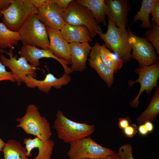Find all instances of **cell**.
<instances>
[{
	"label": "cell",
	"mask_w": 159,
	"mask_h": 159,
	"mask_svg": "<svg viewBox=\"0 0 159 159\" xmlns=\"http://www.w3.org/2000/svg\"><path fill=\"white\" fill-rule=\"evenodd\" d=\"M108 23L107 32H99L97 34L105 42L106 47L113 51L124 63L131 59L132 50L129 42V35L126 28L116 26L110 18L107 17Z\"/></svg>",
	"instance_id": "1"
},
{
	"label": "cell",
	"mask_w": 159,
	"mask_h": 159,
	"mask_svg": "<svg viewBox=\"0 0 159 159\" xmlns=\"http://www.w3.org/2000/svg\"><path fill=\"white\" fill-rule=\"evenodd\" d=\"M53 127L57 132L58 138L69 144L89 136L95 130L94 125L72 121L60 110L58 111L56 114Z\"/></svg>",
	"instance_id": "2"
},
{
	"label": "cell",
	"mask_w": 159,
	"mask_h": 159,
	"mask_svg": "<svg viewBox=\"0 0 159 159\" xmlns=\"http://www.w3.org/2000/svg\"><path fill=\"white\" fill-rule=\"evenodd\" d=\"M15 121L19 122L16 127L21 128L26 134L34 135L41 140H48L52 134L49 122L41 115L37 107L34 104L28 105L24 115L16 118Z\"/></svg>",
	"instance_id": "3"
},
{
	"label": "cell",
	"mask_w": 159,
	"mask_h": 159,
	"mask_svg": "<svg viewBox=\"0 0 159 159\" xmlns=\"http://www.w3.org/2000/svg\"><path fill=\"white\" fill-rule=\"evenodd\" d=\"M38 12L31 0H13L2 12L3 23L9 30L18 32L23 24Z\"/></svg>",
	"instance_id": "4"
},
{
	"label": "cell",
	"mask_w": 159,
	"mask_h": 159,
	"mask_svg": "<svg viewBox=\"0 0 159 159\" xmlns=\"http://www.w3.org/2000/svg\"><path fill=\"white\" fill-rule=\"evenodd\" d=\"M46 27L35 15L30 17L19 31L23 44L49 49V40Z\"/></svg>",
	"instance_id": "5"
},
{
	"label": "cell",
	"mask_w": 159,
	"mask_h": 159,
	"mask_svg": "<svg viewBox=\"0 0 159 159\" xmlns=\"http://www.w3.org/2000/svg\"><path fill=\"white\" fill-rule=\"evenodd\" d=\"M62 17L65 24L87 26L90 31L92 39L99 32H102L100 26L96 22L90 10L75 1L73 0L64 11Z\"/></svg>",
	"instance_id": "6"
},
{
	"label": "cell",
	"mask_w": 159,
	"mask_h": 159,
	"mask_svg": "<svg viewBox=\"0 0 159 159\" xmlns=\"http://www.w3.org/2000/svg\"><path fill=\"white\" fill-rule=\"evenodd\" d=\"M113 152L88 136L70 144L67 155L69 159H97L106 158Z\"/></svg>",
	"instance_id": "7"
},
{
	"label": "cell",
	"mask_w": 159,
	"mask_h": 159,
	"mask_svg": "<svg viewBox=\"0 0 159 159\" xmlns=\"http://www.w3.org/2000/svg\"><path fill=\"white\" fill-rule=\"evenodd\" d=\"M127 30L132 50L131 59L138 62L139 67L149 66L158 62L159 56L156 54L153 45L144 38L134 34L130 27Z\"/></svg>",
	"instance_id": "8"
},
{
	"label": "cell",
	"mask_w": 159,
	"mask_h": 159,
	"mask_svg": "<svg viewBox=\"0 0 159 159\" xmlns=\"http://www.w3.org/2000/svg\"><path fill=\"white\" fill-rule=\"evenodd\" d=\"M135 72L138 75V78L134 81L130 80L128 84L129 87L136 83H139L140 85L139 92L136 97L130 102L131 107L136 108L139 106V98L142 93L145 91L146 94L149 95L153 89L158 85V81L159 78V62L149 66L139 67L135 70Z\"/></svg>",
	"instance_id": "9"
},
{
	"label": "cell",
	"mask_w": 159,
	"mask_h": 159,
	"mask_svg": "<svg viewBox=\"0 0 159 159\" xmlns=\"http://www.w3.org/2000/svg\"><path fill=\"white\" fill-rule=\"evenodd\" d=\"M13 49L10 48L8 51L5 50V53L9 57V59L6 57L2 54H0V58L3 64L9 67L16 77V82L18 86L22 84L23 78L30 75L35 78L37 73L36 71L39 69L30 64L24 57H20L17 59V55H14Z\"/></svg>",
	"instance_id": "10"
},
{
	"label": "cell",
	"mask_w": 159,
	"mask_h": 159,
	"mask_svg": "<svg viewBox=\"0 0 159 159\" xmlns=\"http://www.w3.org/2000/svg\"><path fill=\"white\" fill-rule=\"evenodd\" d=\"M35 14L38 19L46 26L54 30H61L65 23L62 15L64 11L52 0L38 9Z\"/></svg>",
	"instance_id": "11"
},
{
	"label": "cell",
	"mask_w": 159,
	"mask_h": 159,
	"mask_svg": "<svg viewBox=\"0 0 159 159\" xmlns=\"http://www.w3.org/2000/svg\"><path fill=\"white\" fill-rule=\"evenodd\" d=\"M20 57L24 58L27 62L35 67L40 65L39 60L43 58H52L59 62L62 66L65 73L70 74L72 71L68 67L71 63L55 56L50 49H45L35 47L23 44L19 52Z\"/></svg>",
	"instance_id": "12"
},
{
	"label": "cell",
	"mask_w": 159,
	"mask_h": 159,
	"mask_svg": "<svg viewBox=\"0 0 159 159\" xmlns=\"http://www.w3.org/2000/svg\"><path fill=\"white\" fill-rule=\"evenodd\" d=\"M71 80V77L68 73H65L61 77L57 78L53 74L49 73L42 80H38L31 75H27L23 78L22 82L28 87L34 88L37 87L40 91L48 93L52 87L60 89L62 86L67 85Z\"/></svg>",
	"instance_id": "13"
},
{
	"label": "cell",
	"mask_w": 159,
	"mask_h": 159,
	"mask_svg": "<svg viewBox=\"0 0 159 159\" xmlns=\"http://www.w3.org/2000/svg\"><path fill=\"white\" fill-rule=\"evenodd\" d=\"M109 9L108 16L115 25L126 28L128 23V14L131 6L128 0H106Z\"/></svg>",
	"instance_id": "14"
},
{
	"label": "cell",
	"mask_w": 159,
	"mask_h": 159,
	"mask_svg": "<svg viewBox=\"0 0 159 159\" xmlns=\"http://www.w3.org/2000/svg\"><path fill=\"white\" fill-rule=\"evenodd\" d=\"M100 44L96 42L92 48L88 59L91 67L97 72L102 79L110 87L114 82V72L102 60L100 54Z\"/></svg>",
	"instance_id": "15"
},
{
	"label": "cell",
	"mask_w": 159,
	"mask_h": 159,
	"mask_svg": "<svg viewBox=\"0 0 159 159\" xmlns=\"http://www.w3.org/2000/svg\"><path fill=\"white\" fill-rule=\"evenodd\" d=\"M72 66L73 71L82 72L86 68V62L92 47L88 42H72L69 44Z\"/></svg>",
	"instance_id": "16"
},
{
	"label": "cell",
	"mask_w": 159,
	"mask_h": 159,
	"mask_svg": "<svg viewBox=\"0 0 159 159\" xmlns=\"http://www.w3.org/2000/svg\"><path fill=\"white\" fill-rule=\"evenodd\" d=\"M46 27L49 40V49L57 57L71 63L69 44L63 38L60 31Z\"/></svg>",
	"instance_id": "17"
},
{
	"label": "cell",
	"mask_w": 159,
	"mask_h": 159,
	"mask_svg": "<svg viewBox=\"0 0 159 159\" xmlns=\"http://www.w3.org/2000/svg\"><path fill=\"white\" fill-rule=\"evenodd\" d=\"M23 143L25 145L28 156L32 155L31 153L34 148H37L38 153L34 159H51L54 145L52 140L49 139L42 140L37 137L33 139L25 138L24 139Z\"/></svg>",
	"instance_id": "18"
},
{
	"label": "cell",
	"mask_w": 159,
	"mask_h": 159,
	"mask_svg": "<svg viewBox=\"0 0 159 159\" xmlns=\"http://www.w3.org/2000/svg\"><path fill=\"white\" fill-rule=\"evenodd\" d=\"M63 37L68 43L91 42L90 30L85 25L74 26L65 24L60 30Z\"/></svg>",
	"instance_id": "19"
},
{
	"label": "cell",
	"mask_w": 159,
	"mask_h": 159,
	"mask_svg": "<svg viewBox=\"0 0 159 159\" xmlns=\"http://www.w3.org/2000/svg\"><path fill=\"white\" fill-rule=\"evenodd\" d=\"M77 3L88 8L96 22L107 26L106 16L109 14V9L105 0H77Z\"/></svg>",
	"instance_id": "20"
},
{
	"label": "cell",
	"mask_w": 159,
	"mask_h": 159,
	"mask_svg": "<svg viewBox=\"0 0 159 159\" xmlns=\"http://www.w3.org/2000/svg\"><path fill=\"white\" fill-rule=\"evenodd\" d=\"M159 114V86L156 87L155 92L150 99L147 109L136 119L137 123L140 125L146 122H153Z\"/></svg>",
	"instance_id": "21"
},
{
	"label": "cell",
	"mask_w": 159,
	"mask_h": 159,
	"mask_svg": "<svg viewBox=\"0 0 159 159\" xmlns=\"http://www.w3.org/2000/svg\"><path fill=\"white\" fill-rule=\"evenodd\" d=\"M1 159H29L25 147L16 140L10 139L6 143L2 151Z\"/></svg>",
	"instance_id": "22"
},
{
	"label": "cell",
	"mask_w": 159,
	"mask_h": 159,
	"mask_svg": "<svg viewBox=\"0 0 159 159\" xmlns=\"http://www.w3.org/2000/svg\"><path fill=\"white\" fill-rule=\"evenodd\" d=\"M21 38L19 32L12 31L6 27L3 23L0 22V48L7 47L14 49V45H17Z\"/></svg>",
	"instance_id": "23"
},
{
	"label": "cell",
	"mask_w": 159,
	"mask_h": 159,
	"mask_svg": "<svg viewBox=\"0 0 159 159\" xmlns=\"http://www.w3.org/2000/svg\"><path fill=\"white\" fill-rule=\"evenodd\" d=\"M155 1L143 0L139 11L134 16L132 24L140 20L142 21V23L139 25L140 27L147 29H150L152 26L150 20V14Z\"/></svg>",
	"instance_id": "24"
},
{
	"label": "cell",
	"mask_w": 159,
	"mask_h": 159,
	"mask_svg": "<svg viewBox=\"0 0 159 159\" xmlns=\"http://www.w3.org/2000/svg\"><path fill=\"white\" fill-rule=\"evenodd\" d=\"M100 54L101 58L105 64L112 69L114 73L117 72L123 66V60L119 57L114 56L106 47L105 43L100 45Z\"/></svg>",
	"instance_id": "25"
},
{
	"label": "cell",
	"mask_w": 159,
	"mask_h": 159,
	"mask_svg": "<svg viewBox=\"0 0 159 159\" xmlns=\"http://www.w3.org/2000/svg\"><path fill=\"white\" fill-rule=\"evenodd\" d=\"M152 27L147 29L144 35V38L151 42L159 56V25L151 22Z\"/></svg>",
	"instance_id": "26"
},
{
	"label": "cell",
	"mask_w": 159,
	"mask_h": 159,
	"mask_svg": "<svg viewBox=\"0 0 159 159\" xmlns=\"http://www.w3.org/2000/svg\"><path fill=\"white\" fill-rule=\"evenodd\" d=\"M117 153L120 159H134L132 155V148L129 144L121 146L119 148Z\"/></svg>",
	"instance_id": "27"
},
{
	"label": "cell",
	"mask_w": 159,
	"mask_h": 159,
	"mask_svg": "<svg viewBox=\"0 0 159 159\" xmlns=\"http://www.w3.org/2000/svg\"><path fill=\"white\" fill-rule=\"evenodd\" d=\"M9 80L13 82H16V77L11 72L7 71L5 67L3 64L0 58V81Z\"/></svg>",
	"instance_id": "28"
},
{
	"label": "cell",
	"mask_w": 159,
	"mask_h": 159,
	"mask_svg": "<svg viewBox=\"0 0 159 159\" xmlns=\"http://www.w3.org/2000/svg\"><path fill=\"white\" fill-rule=\"evenodd\" d=\"M153 16L152 22L159 25V0H155L150 11Z\"/></svg>",
	"instance_id": "29"
},
{
	"label": "cell",
	"mask_w": 159,
	"mask_h": 159,
	"mask_svg": "<svg viewBox=\"0 0 159 159\" xmlns=\"http://www.w3.org/2000/svg\"><path fill=\"white\" fill-rule=\"evenodd\" d=\"M125 134L128 137L132 138L137 132V127L135 124H132L124 130Z\"/></svg>",
	"instance_id": "30"
},
{
	"label": "cell",
	"mask_w": 159,
	"mask_h": 159,
	"mask_svg": "<svg viewBox=\"0 0 159 159\" xmlns=\"http://www.w3.org/2000/svg\"><path fill=\"white\" fill-rule=\"evenodd\" d=\"M131 124V120L128 116L125 117L120 118L118 120V127L122 130H124L125 128Z\"/></svg>",
	"instance_id": "31"
},
{
	"label": "cell",
	"mask_w": 159,
	"mask_h": 159,
	"mask_svg": "<svg viewBox=\"0 0 159 159\" xmlns=\"http://www.w3.org/2000/svg\"><path fill=\"white\" fill-rule=\"evenodd\" d=\"M53 1L57 4L64 11L69 6L72 0H52Z\"/></svg>",
	"instance_id": "32"
},
{
	"label": "cell",
	"mask_w": 159,
	"mask_h": 159,
	"mask_svg": "<svg viewBox=\"0 0 159 159\" xmlns=\"http://www.w3.org/2000/svg\"><path fill=\"white\" fill-rule=\"evenodd\" d=\"M49 0H31L33 5L38 9L49 2Z\"/></svg>",
	"instance_id": "33"
},
{
	"label": "cell",
	"mask_w": 159,
	"mask_h": 159,
	"mask_svg": "<svg viewBox=\"0 0 159 159\" xmlns=\"http://www.w3.org/2000/svg\"><path fill=\"white\" fill-rule=\"evenodd\" d=\"M13 0H0V7L2 11L7 9Z\"/></svg>",
	"instance_id": "34"
},
{
	"label": "cell",
	"mask_w": 159,
	"mask_h": 159,
	"mask_svg": "<svg viewBox=\"0 0 159 159\" xmlns=\"http://www.w3.org/2000/svg\"><path fill=\"white\" fill-rule=\"evenodd\" d=\"M138 130L140 134L143 136L147 135L148 132L144 124L140 125L138 127Z\"/></svg>",
	"instance_id": "35"
},
{
	"label": "cell",
	"mask_w": 159,
	"mask_h": 159,
	"mask_svg": "<svg viewBox=\"0 0 159 159\" xmlns=\"http://www.w3.org/2000/svg\"><path fill=\"white\" fill-rule=\"evenodd\" d=\"M144 124L148 132H152L153 130L154 127L152 122L149 121L146 122L144 123Z\"/></svg>",
	"instance_id": "36"
},
{
	"label": "cell",
	"mask_w": 159,
	"mask_h": 159,
	"mask_svg": "<svg viewBox=\"0 0 159 159\" xmlns=\"http://www.w3.org/2000/svg\"><path fill=\"white\" fill-rule=\"evenodd\" d=\"M106 158L107 159H120L118 153L114 151L112 154L108 155Z\"/></svg>",
	"instance_id": "37"
},
{
	"label": "cell",
	"mask_w": 159,
	"mask_h": 159,
	"mask_svg": "<svg viewBox=\"0 0 159 159\" xmlns=\"http://www.w3.org/2000/svg\"><path fill=\"white\" fill-rule=\"evenodd\" d=\"M6 143L0 138V152L2 151V150L5 145ZM1 155L0 154V157Z\"/></svg>",
	"instance_id": "38"
},
{
	"label": "cell",
	"mask_w": 159,
	"mask_h": 159,
	"mask_svg": "<svg viewBox=\"0 0 159 159\" xmlns=\"http://www.w3.org/2000/svg\"><path fill=\"white\" fill-rule=\"evenodd\" d=\"M5 53V50L3 49H1L0 48V54L4 53Z\"/></svg>",
	"instance_id": "39"
},
{
	"label": "cell",
	"mask_w": 159,
	"mask_h": 159,
	"mask_svg": "<svg viewBox=\"0 0 159 159\" xmlns=\"http://www.w3.org/2000/svg\"><path fill=\"white\" fill-rule=\"evenodd\" d=\"M2 11L0 7V17L2 16Z\"/></svg>",
	"instance_id": "40"
},
{
	"label": "cell",
	"mask_w": 159,
	"mask_h": 159,
	"mask_svg": "<svg viewBox=\"0 0 159 159\" xmlns=\"http://www.w3.org/2000/svg\"><path fill=\"white\" fill-rule=\"evenodd\" d=\"M107 159V158H98V159Z\"/></svg>",
	"instance_id": "41"
},
{
	"label": "cell",
	"mask_w": 159,
	"mask_h": 159,
	"mask_svg": "<svg viewBox=\"0 0 159 159\" xmlns=\"http://www.w3.org/2000/svg\"><path fill=\"white\" fill-rule=\"evenodd\" d=\"M87 159V158H84V159Z\"/></svg>",
	"instance_id": "42"
}]
</instances>
